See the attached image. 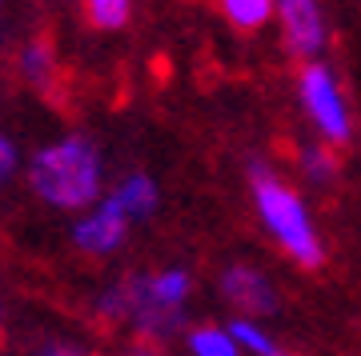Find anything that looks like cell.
I'll return each mask as SVG.
<instances>
[{
  "instance_id": "obj_1",
  "label": "cell",
  "mask_w": 361,
  "mask_h": 356,
  "mask_svg": "<svg viewBox=\"0 0 361 356\" xmlns=\"http://www.w3.org/2000/svg\"><path fill=\"white\" fill-rule=\"evenodd\" d=\"M245 184L253 217H257L265 241L273 244V253L289 260L293 268H301V272H317L329 260V248H325L317 212L305 196V184L297 177H285L265 156L245 160Z\"/></svg>"
},
{
  "instance_id": "obj_2",
  "label": "cell",
  "mask_w": 361,
  "mask_h": 356,
  "mask_svg": "<svg viewBox=\"0 0 361 356\" xmlns=\"http://www.w3.org/2000/svg\"><path fill=\"white\" fill-rule=\"evenodd\" d=\"M25 184L44 208L77 217L89 204L101 201L109 189L101 144L85 132H65V136L40 144L25 160Z\"/></svg>"
},
{
  "instance_id": "obj_3",
  "label": "cell",
  "mask_w": 361,
  "mask_h": 356,
  "mask_svg": "<svg viewBox=\"0 0 361 356\" xmlns=\"http://www.w3.org/2000/svg\"><path fill=\"white\" fill-rule=\"evenodd\" d=\"M121 288H125V329L133 332V341L161 348L185 336L189 305L197 293L193 268L161 265L145 272H125Z\"/></svg>"
},
{
  "instance_id": "obj_4",
  "label": "cell",
  "mask_w": 361,
  "mask_h": 356,
  "mask_svg": "<svg viewBox=\"0 0 361 356\" xmlns=\"http://www.w3.org/2000/svg\"><path fill=\"white\" fill-rule=\"evenodd\" d=\"M293 96H297V113L310 128V136L349 148L357 136V113L349 101V89L341 72L325 61H301L293 77Z\"/></svg>"
},
{
  "instance_id": "obj_5",
  "label": "cell",
  "mask_w": 361,
  "mask_h": 356,
  "mask_svg": "<svg viewBox=\"0 0 361 356\" xmlns=\"http://www.w3.org/2000/svg\"><path fill=\"white\" fill-rule=\"evenodd\" d=\"M277 37L281 49L301 61H322L329 44H334V25H329V8L325 0H277Z\"/></svg>"
},
{
  "instance_id": "obj_6",
  "label": "cell",
  "mask_w": 361,
  "mask_h": 356,
  "mask_svg": "<svg viewBox=\"0 0 361 356\" xmlns=\"http://www.w3.org/2000/svg\"><path fill=\"white\" fill-rule=\"evenodd\" d=\"M217 296L229 312L241 317H277L281 312V288L269 276V268L257 260H229L217 272Z\"/></svg>"
},
{
  "instance_id": "obj_7",
  "label": "cell",
  "mask_w": 361,
  "mask_h": 356,
  "mask_svg": "<svg viewBox=\"0 0 361 356\" xmlns=\"http://www.w3.org/2000/svg\"><path fill=\"white\" fill-rule=\"evenodd\" d=\"M133 229H137V224H133L109 196H101L97 204H89L85 212L73 217V224H68V244H73L80 256H89V260H109V256H116L129 244Z\"/></svg>"
},
{
  "instance_id": "obj_8",
  "label": "cell",
  "mask_w": 361,
  "mask_h": 356,
  "mask_svg": "<svg viewBox=\"0 0 361 356\" xmlns=\"http://www.w3.org/2000/svg\"><path fill=\"white\" fill-rule=\"evenodd\" d=\"M104 196H109L137 229L149 224V220L161 212V184H157L153 172H141V168H133V172H125L116 184H109Z\"/></svg>"
},
{
  "instance_id": "obj_9",
  "label": "cell",
  "mask_w": 361,
  "mask_h": 356,
  "mask_svg": "<svg viewBox=\"0 0 361 356\" xmlns=\"http://www.w3.org/2000/svg\"><path fill=\"white\" fill-rule=\"evenodd\" d=\"M293 177L313 192H329L341 180V148L317 136L301 140L293 153Z\"/></svg>"
},
{
  "instance_id": "obj_10",
  "label": "cell",
  "mask_w": 361,
  "mask_h": 356,
  "mask_svg": "<svg viewBox=\"0 0 361 356\" xmlns=\"http://www.w3.org/2000/svg\"><path fill=\"white\" fill-rule=\"evenodd\" d=\"M16 77L25 80L32 92H52L56 89V77H61V61H56V49L52 40L32 37L16 49Z\"/></svg>"
},
{
  "instance_id": "obj_11",
  "label": "cell",
  "mask_w": 361,
  "mask_h": 356,
  "mask_svg": "<svg viewBox=\"0 0 361 356\" xmlns=\"http://www.w3.org/2000/svg\"><path fill=\"white\" fill-rule=\"evenodd\" d=\"M180 348L189 356H245L241 344L233 336L229 320H201V324H189L185 336H180Z\"/></svg>"
},
{
  "instance_id": "obj_12",
  "label": "cell",
  "mask_w": 361,
  "mask_h": 356,
  "mask_svg": "<svg viewBox=\"0 0 361 356\" xmlns=\"http://www.w3.org/2000/svg\"><path fill=\"white\" fill-rule=\"evenodd\" d=\"M229 329L241 344V352L245 356H281V341H277V332L269 329V320L265 317H241V312H229Z\"/></svg>"
},
{
  "instance_id": "obj_13",
  "label": "cell",
  "mask_w": 361,
  "mask_h": 356,
  "mask_svg": "<svg viewBox=\"0 0 361 356\" xmlns=\"http://www.w3.org/2000/svg\"><path fill=\"white\" fill-rule=\"evenodd\" d=\"M217 13L237 32H265L277 16V0H217Z\"/></svg>"
},
{
  "instance_id": "obj_14",
  "label": "cell",
  "mask_w": 361,
  "mask_h": 356,
  "mask_svg": "<svg viewBox=\"0 0 361 356\" xmlns=\"http://www.w3.org/2000/svg\"><path fill=\"white\" fill-rule=\"evenodd\" d=\"M80 16L97 32H125L137 16V0H80Z\"/></svg>"
},
{
  "instance_id": "obj_15",
  "label": "cell",
  "mask_w": 361,
  "mask_h": 356,
  "mask_svg": "<svg viewBox=\"0 0 361 356\" xmlns=\"http://www.w3.org/2000/svg\"><path fill=\"white\" fill-rule=\"evenodd\" d=\"M20 165H25V156H20V148H16V140L0 132V189L20 172Z\"/></svg>"
},
{
  "instance_id": "obj_16",
  "label": "cell",
  "mask_w": 361,
  "mask_h": 356,
  "mask_svg": "<svg viewBox=\"0 0 361 356\" xmlns=\"http://www.w3.org/2000/svg\"><path fill=\"white\" fill-rule=\"evenodd\" d=\"M37 352H44V356H80L85 348H80L77 341H44Z\"/></svg>"
},
{
  "instance_id": "obj_17",
  "label": "cell",
  "mask_w": 361,
  "mask_h": 356,
  "mask_svg": "<svg viewBox=\"0 0 361 356\" xmlns=\"http://www.w3.org/2000/svg\"><path fill=\"white\" fill-rule=\"evenodd\" d=\"M0 329H4V305H0Z\"/></svg>"
}]
</instances>
